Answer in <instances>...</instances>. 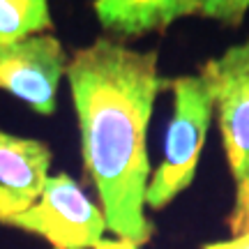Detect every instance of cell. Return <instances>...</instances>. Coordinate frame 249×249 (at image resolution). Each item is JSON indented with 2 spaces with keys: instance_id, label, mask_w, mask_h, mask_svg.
Listing matches in <instances>:
<instances>
[{
  "instance_id": "8",
  "label": "cell",
  "mask_w": 249,
  "mask_h": 249,
  "mask_svg": "<svg viewBox=\"0 0 249 249\" xmlns=\"http://www.w3.org/2000/svg\"><path fill=\"white\" fill-rule=\"evenodd\" d=\"M51 28L53 18L44 0H0V46L44 35Z\"/></svg>"
},
{
  "instance_id": "6",
  "label": "cell",
  "mask_w": 249,
  "mask_h": 249,
  "mask_svg": "<svg viewBox=\"0 0 249 249\" xmlns=\"http://www.w3.org/2000/svg\"><path fill=\"white\" fill-rule=\"evenodd\" d=\"M51 166L49 145L37 139L0 132V219L35 205Z\"/></svg>"
},
{
  "instance_id": "1",
  "label": "cell",
  "mask_w": 249,
  "mask_h": 249,
  "mask_svg": "<svg viewBox=\"0 0 249 249\" xmlns=\"http://www.w3.org/2000/svg\"><path fill=\"white\" fill-rule=\"evenodd\" d=\"M79 120L83 169L99 196L108 233L148 245L155 224L145 214L150 182L148 123L155 99L171 88L160 51H139L113 37L76 49L67 65Z\"/></svg>"
},
{
  "instance_id": "7",
  "label": "cell",
  "mask_w": 249,
  "mask_h": 249,
  "mask_svg": "<svg viewBox=\"0 0 249 249\" xmlns=\"http://www.w3.org/2000/svg\"><path fill=\"white\" fill-rule=\"evenodd\" d=\"M92 9L107 33L141 37L164 33L178 18L198 17V0H97Z\"/></svg>"
},
{
  "instance_id": "3",
  "label": "cell",
  "mask_w": 249,
  "mask_h": 249,
  "mask_svg": "<svg viewBox=\"0 0 249 249\" xmlns=\"http://www.w3.org/2000/svg\"><path fill=\"white\" fill-rule=\"evenodd\" d=\"M0 224L39 235L53 249H95L108 233L102 208L67 173L51 176L35 205Z\"/></svg>"
},
{
  "instance_id": "10",
  "label": "cell",
  "mask_w": 249,
  "mask_h": 249,
  "mask_svg": "<svg viewBox=\"0 0 249 249\" xmlns=\"http://www.w3.org/2000/svg\"><path fill=\"white\" fill-rule=\"evenodd\" d=\"M229 229H231L233 238L249 233V178L235 182V203L229 217Z\"/></svg>"
},
{
  "instance_id": "12",
  "label": "cell",
  "mask_w": 249,
  "mask_h": 249,
  "mask_svg": "<svg viewBox=\"0 0 249 249\" xmlns=\"http://www.w3.org/2000/svg\"><path fill=\"white\" fill-rule=\"evenodd\" d=\"M95 249H141V245H136L132 240H124V238H102L95 245Z\"/></svg>"
},
{
  "instance_id": "11",
  "label": "cell",
  "mask_w": 249,
  "mask_h": 249,
  "mask_svg": "<svg viewBox=\"0 0 249 249\" xmlns=\"http://www.w3.org/2000/svg\"><path fill=\"white\" fill-rule=\"evenodd\" d=\"M203 249H249V233H245V235H235V238H231V240L210 242V245H203Z\"/></svg>"
},
{
  "instance_id": "5",
  "label": "cell",
  "mask_w": 249,
  "mask_h": 249,
  "mask_svg": "<svg viewBox=\"0 0 249 249\" xmlns=\"http://www.w3.org/2000/svg\"><path fill=\"white\" fill-rule=\"evenodd\" d=\"M70 55L51 35H37L0 46V88L42 116L55 111L58 83L67 74Z\"/></svg>"
},
{
  "instance_id": "9",
  "label": "cell",
  "mask_w": 249,
  "mask_h": 249,
  "mask_svg": "<svg viewBox=\"0 0 249 249\" xmlns=\"http://www.w3.org/2000/svg\"><path fill=\"white\" fill-rule=\"evenodd\" d=\"M249 12L247 0H198V17L213 18L226 28H238Z\"/></svg>"
},
{
  "instance_id": "2",
  "label": "cell",
  "mask_w": 249,
  "mask_h": 249,
  "mask_svg": "<svg viewBox=\"0 0 249 249\" xmlns=\"http://www.w3.org/2000/svg\"><path fill=\"white\" fill-rule=\"evenodd\" d=\"M171 90L173 116L166 129L164 160L157 171H152L145 192V208L155 213L171 205L194 182L208 127L214 113L213 95L201 74L171 79Z\"/></svg>"
},
{
  "instance_id": "4",
  "label": "cell",
  "mask_w": 249,
  "mask_h": 249,
  "mask_svg": "<svg viewBox=\"0 0 249 249\" xmlns=\"http://www.w3.org/2000/svg\"><path fill=\"white\" fill-rule=\"evenodd\" d=\"M213 95L226 164L235 182L249 178V37L201 65Z\"/></svg>"
}]
</instances>
